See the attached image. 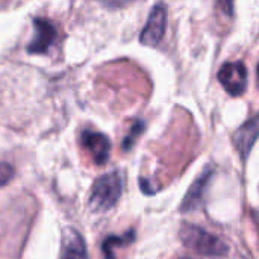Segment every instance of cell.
I'll return each instance as SVG.
<instances>
[{"label": "cell", "instance_id": "obj_8", "mask_svg": "<svg viewBox=\"0 0 259 259\" xmlns=\"http://www.w3.org/2000/svg\"><path fill=\"white\" fill-rule=\"evenodd\" d=\"M259 137V114L247 120L243 126H240L234 135L235 147L240 152V155L246 159L247 155L250 153L255 141Z\"/></svg>", "mask_w": 259, "mask_h": 259}, {"label": "cell", "instance_id": "obj_12", "mask_svg": "<svg viewBox=\"0 0 259 259\" xmlns=\"http://www.w3.org/2000/svg\"><path fill=\"white\" fill-rule=\"evenodd\" d=\"M14 178V168L8 162H0V188L8 185Z\"/></svg>", "mask_w": 259, "mask_h": 259}, {"label": "cell", "instance_id": "obj_3", "mask_svg": "<svg viewBox=\"0 0 259 259\" xmlns=\"http://www.w3.org/2000/svg\"><path fill=\"white\" fill-rule=\"evenodd\" d=\"M165 27H167V6L164 3H156L152 8L147 23L140 33L141 44L149 47L158 46L165 33Z\"/></svg>", "mask_w": 259, "mask_h": 259}, {"label": "cell", "instance_id": "obj_14", "mask_svg": "<svg viewBox=\"0 0 259 259\" xmlns=\"http://www.w3.org/2000/svg\"><path fill=\"white\" fill-rule=\"evenodd\" d=\"M199 259H215V258H199Z\"/></svg>", "mask_w": 259, "mask_h": 259}, {"label": "cell", "instance_id": "obj_4", "mask_svg": "<svg viewBox=\"0 0 259 259\" xmlns=\"http://www.w3.org/2000/svg\"><path fill=\"white\" fill-rule=\"evenodd\" d=\"M33 29H35V35L32 41L27 44V53L41 55V53L49 52V49L56 41L58 29L50 20L42 18V17L33 18Z\"/></svg>", "mask_w": 259, "mask_h": 259}, {"label": "cell", "instance_id": "obj_10", "mask_svg": "<svg viewBox=\"0 0 259 259\" xmlns=\"http://www.w3.org/2000/svg\"><path fill=\"white\" fill-rule=\"evenodd\" d=\"M135 240V231L129 229L124 235H111L108 238H105L103 244H102V252L105 259H115V249L124 247L131 243H134Z\"/></svg>", "mask_w": 259, "mask_h": 259}, {"label": "cell", "instance_id": "obj_2", "mask_svg": "<svg viewBox=\"0 0 259 259\" xmlns=\"http://www.w3.org/2000/svg\"><path fill=\"white\" fill-rule=\"evenodd\" d=\"M181 240L185 247L193 250L196 255H200L202 258H214L228 252V246L223 240L193 225L182 226Z\"/></svg>", "mask_w": 259, "mask_h": 259}, {"label": "cell", "instance_id": "obj_7", "mask_svg": "<svg viewBox=\"0 0 259 259\" xmlns=\"http://www.w3.org/2000/svg\"><path fill=\"white\" fill-rule=\"evenodd\" d=\"M59 259H88L87 244L79 231L67 228L61 237V255Z\"/></svg>", "mask_w": 259, "mask_h": 259}, {"label": "cell", "instance_id": "obj_9", "mask_svg": "<svg viewBox=\"0 0 259 259\" xmlns=\"http://www.w3.org/2000/svg\"><path fill=\"white\" fill-rule=\"evenodd\" d=\"M209 176H211V170H206L190 188V191L187 193L184 202H182V206H181V211L182 212H187V211H194L197 208H200V203H202V199H203V194H205V188L208 185V181H209Z\"/></svg>", "mask_w": 259, "mask_h": 259}, {"label": "cell", "instance_id": "obj_1", "mask_svg": "<svg viewBox=\"0 0 259 259\" xmlns=\"http://www.w3.org/2000/svg\"><path fill=\"white\" fill-rule=\"evenodd\" d=\"M121 193L123 178L118 170H114L94 181L88 205L96 212H106L118 203Z\"/></svg>", "mask_w": 259, "mask_h": 259}, {"label": "cell", "instance_id": "obj_6", "mask_svg": "<svg viewBox=\"0 0 259 259\" xmlns=\"http://www.w3.org/2000/svg\"><path fill=\"white\" fill-rule=\"evenodd\" d=\"M82 146L90 152L97 165H105L111 153V141L106 135L93 131H83L80 135Z\"/></svg>", "mask_w": 259, "mask_h": 259}, {"label": "cell", "instance_id": "obj_13", "mask_svg": "<svg viewBox=\"0 0 259 259\" xmlns=\"http://www.w3.org/2000/svg\"><path fill=\"white\" fill-rule=\"evenodd\" d=\"M256 77H258V85H259V65H258V68H256Z\"/></svg>", "mask_w": 259, "mask_h": 259}, {"label": "cell", "instance_id": "obj_11", "mask_svg": "<svg viewBox=\"0 0 259 259\" xmlns=\"http://www.w3.org/2000/svg\"><path fill=\"white\" fill-rule=\"evenodd\" d=\"M144 127H146V124H144L143 120H135V121H134V124H132L129 134L124 137V140H123V143H121V147H123L124 152H127V150H131V149L134 147L137 138L143 134Z\"/></svg>", "mask_w": 259, "mask_h": 259}, {"label": "cell", "instance_id": "obj_5", "mask_svg": "<svg viewBox=\"0 0 259 259\" xmlns=\"http://www.w3.org/2000/svg\"><path fill=\"white\" fill-rule=\"evenodd\" d=\"M219 80L231 96H241L247 88V70L243 62H228L220 68Z\"/></svg>", "mask_w": 259, "mask_h": 259}]
</instances>
